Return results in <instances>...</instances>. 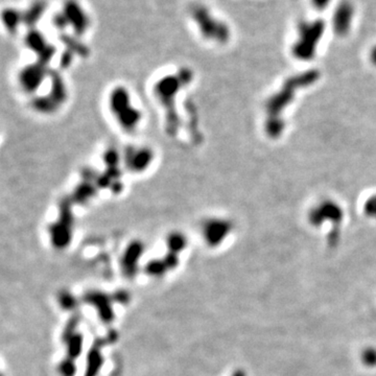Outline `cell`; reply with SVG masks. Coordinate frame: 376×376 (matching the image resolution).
<instances>
[{
  "label": "cell",
  "mask_w": 376,
  "mask_h": 376,
  "mask_svg": "<svg viewBox=\"0 0 376 376\" xmlns=\"http://www.w3.org/2000/svg\"><path fill=\"white\" fill-rule=\"evenodd\" d=\"M330 3H331V0H311L312 6L318 11H323V10L327 9L328 6L330 5Z\"/></svg>",
  "instance_id": "cell-16"
},
{
  "label": "cell",
  "mask_w": 376,
  "mask_h": 376,
  "mask_svg": "<svg viewBox=\"0 0 376 376\" xmlns=\"http://www.w3.org/2000/svg\"><path fill=\"white\" fill-rule=\"evenodd\" d=\"M61 303L63 304L64 307L70 308L72 306V304L74 303V301H73V299L71 298V296L69 294H63L61 296Z\"/></svg>",
  "instance_id": "cell-17"
},
{
  "label": "cell",
  "mask_w": 376,
  "mask_h": 376,
  "mask_svg": "<svg viewBox=\"0 0 376 376\" xmlns=\"http://www.w3.org/2000/svg\"><path fill=\"white\" fill-rule=\"evenodd\" d=\"M68 21L69 26L78 36L83 35L89 28V18L84 9L75 0H67L62 11Z\"/></svg>",
  "instance_id": "cell-3"
},
{
  "label": "cell",
  "mask_w": 376,
  "mask_h": 376,
  "mask_svg": "<svg viewBox=\"0 0 376 376\" xmlns=\"http://www.w3.org/2000/svg\"><path fill=\"white\" fill-rule=\"evenodd\" d=\"M229 225L226 222L217 221L212 224H208V227L205 231V236L210 245H218L220 241L227 235L229 231Z\"/></svg>",
  "instance_id": "cell-7"
},
{
  "label": "cell",
  "mask_w": 376,
  "mask_h": 376,
  "mask_svg": "<svg viewBox=\"0 0 376 376\" xmlns=\"http://www.w3.org/2000/svg\"><path fill=\"white\" fill-rule=\"evenodd\" d=\"M87 359H88L87 360L88 363H87V371L85 373V376H96V374L98 373L101 367V363H102L100 349L97 345L91 348Z\"/></svg>",
  "instance_id": "cell-9"
},
{
  "label": "cell",
  "mask_w": 376,
  "mask_h": 376,
  "mask_svg": "<svg viewBox=\"0 0 376 376\" xmlns=\"http://www.w3.org/2000/svg\"><path fill=\"white\" fill-rule=\"evenodd\" d=\"M26 44H28L33 50L39 51L40 53L43 52L49 45L46 44V40L44 36L36 29H32L28 36H26Z\"/></svg>",
  "instance_id": "cell-11"
},
{
  "label": "cell",
  "mask_w": 376,
  "mask_h": 376,
  "mask_svg": "<svg viewBox=\"0 0 376 376\" xmlns=\"http://www.w3.org/2000/svg\"><path fill=\"white\" fill-rule=\"evenodd\" d=\"M354 15V8L350 2H342L333 14L332 24L333 30L340 36L346 35L351 28V23Z\"/></svg>",
  "instance_id": "cell-4"
},
{
  "label": "cell",
  "mask_w": 376,
  "mask_h": 376,
  "mask_svg": "<svg viewBox=\"0 0 376 376\" xmlns=\"http://www.w3.org/2000/svg\"><path fill=\"white\" fill-rule=\"evenodd\" d=\"M3 21L8 31L15 32L18 29V26L23 23L22 12L13 8H9L3 13Z\"/></svg>",
  "instance_id": "cell-10"
},
{
  "label": "cell",
  "mask_w": 376,
  "mask_h": 376,
  "mask_svg": "<svg viewBox=\"0 0 376 376\" xmlns=\"http://www.w3.org/2000/svg\"><path fill=\"white\" fill-rule=\"evenodd\" d=\"M52 22H53V25H55L59 31H63L67 28V26H69L68 21L63 12L57 13L55 16H53Z\"/></svg>",
  "instance_id": "cell-12"
},
{
  "label": "cell",
  "mask_w": 376,
  "mask_h": 376,
  "mask_svg": "<svg viewBox=\"0 0 376 376\" xmlns=\"http://www.w3.org/2000/svg\"><path fill=\"white\" fill-rule=\"evenodd\" d=\"M233 376H245V374H244V372L237 371V372H235V373L233 374Z\"/></svg>",
  "instance_id": "cell-19"
},
{
  "label": "cell",
  "mask_w": 376,
  "mask_h": 376,
  "mask_svg": "<svg viewBox=\"0 0 376 376\" xmlns=\"http://www.w3.org/2000/svg\"><path fill=\"white\" fill-rule=\"evenodd\" d=\"M370 58H371V61L372 63L376 66V46H374L370 52Z\"/></svg>",
  "instance_id": "cell-18"
},
{
  "label": "cell",
  "mask_w": 376,
  "mask_h": 376,
  "mask_svg": "<svg viewBox=\"0 0 376 376\" xmlns=\"http://www.w3.org/2000/svg\"><path fill=\"white\" fill-rule=\"evenodd\" d=\"M86 302L90 303L96 308L100 319L106 323H110L114 319L110 299L105 294L97 291L89 293L86 295Z\"/></svg>",
  "instance_id": "cell-6"
},
{
  "label": "cell",
  "mask_w": 376,
  "mask_h": 376,
  "mask_svg": "<svg viewBox=\"0 0 376 376\" xmlns=\"http://www.w3.org/2000/svg\"><path fill=\"white\" fill-rule=\"evenodd\" d=\"M192 18L198 24L202 35L210 40L225 42L230 37L227 24L214 18L204 6H195L191 11Z\"/></svg>",
  "instance_id": "cell-2"
},
{
  "label": "cell",
  "mask_w": 376,
  "mask_h": 376,
  "mask_svg": "<svg viewBox=\"0 0 376 376\" xmlns=\"http://www.w3.org/2000/svg\"><path fill=\"white\" fill-rule=\"evenodd\" d=\"M343 212L333 202L327 201L316 206L309 213V221L314 225H320L324 221H335L339 223L342 220Z\"/></svg>",
  "instance_id": "cell-5"
},
{
  "label": "cell",
  "mask_w": 376,
  "mask_h": 376,
  "mask_svg": "<svg viewBox=\"0 0 376 376\" xmlns=\"http://www.w3.org/2000/svg\"><path fill=\"white\" fill-rule=\"evenodd\" d=\"M324 23L321 20L303 22L299 25V37L293 46V52L299 60H310L324 33Z\"/></svg>",
  "instance_id": "cell-1"
},
{
  "label": "cell",
  "mask_w": 376,
  "mask_h": 376,
  "mask_svg": "<svg viewBox=\"0 0 376 376\" xmlns=\"http://www.w3.org/2000/svg\"><path fill=\"white\" fill-rule=\"evenodd\" d=\"M363 361L367 366H376V350L373 348H369L363 353Z\"/></svg>",
  "instance_id": "cell-14"
},
{
  "label": "cell",
  "mask_w": 376,
  "mask_h": 376,
  "mask_svg": "<svg viewBox=\"0 0 376 376\" xmlns=\"http://www.w3.org/2000/svg\"><path fill=\"white\" fill-rule=\"evenodd\" d=\"M45 11H46V4L42 2V0H38V2L34 3L28 10L22 13L23 23L34 29V26L43 17Z\"/></svg>",
  "instance_id": "cell-8"
},
{
  "label": "cell",
  "mask_w": 376,
  "mask_h": 376,
  "mask_svg": "<svg viewBox=\"0 0 376 376\" xmlns=\"http://www.w3.org/2000/svg\"><path fill=\"white\" fill-rule=\"evenodd\" d=\"M364 209L368 217L376 219V196L371 197L367 200Z\"/></svg>",
  "instance_id": "cell-13"
},
{
  "label": "cell",
  "mask_w": 376,
  "mask_h": 376,
  "mask_svg": "<svg viewBox=\"0 0 376 376\" xmlns=\"http://www.w3.org/2000/svg\"><path fill=\"white\" fill-rule=\"evenodd\" d=\"M73 360L67 359L64 361L60 366V371L63 376H72L74 373V364L72 362Z\"/></svg>",
  "instance_id": "cell-15"
}]
</instances>
